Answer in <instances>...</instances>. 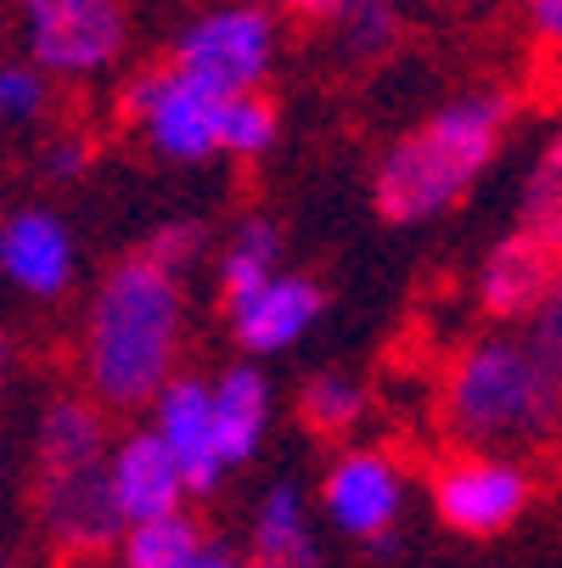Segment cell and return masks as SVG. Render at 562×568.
I'll return each instance as SVG.
<instances>
[{
    "label": "cell",
    "instance_id": "f546056e",
    "mask_svg": "<svg viewBox=\"0 0 562 568\" xmlns=\"http://www.w3.org/2000/svg\"><path fill=\"white\" fill-rule=\"evenodd\" d=\"M12 366H18V349H12V338H0V388L12 383Z\"/></svg>",
    "mask_w": 562,
    "mask_h": 568
},
{
    "label": "cell",
    "instance_id": "f1b7e54d",
    "mask_svg": "<svg viewBox=\"0 0 562 568\" xmlns=\"http://www.w3.org/2000/svg\"><path fill=\"white\" fill-rule=\"evenodd\" d=\"M186 568H236V562H231L225 551H208V546H203V551H197V557H192Z\"/></svg>",
    "mask_w": 562,
    "mask_h": 568
},
{
    "label": "cell",
    "instance_id": "d6986e66",
    "mask_svg": "<svg viewBox=\"0 0 562 568\" xmlns=\"http://www.w3.org/2000/svg\"><path fill=\"white\" fill-rule=\"evenodd\" d=\"M276 260H282V236L270 220H248L236 231L231 254H225V310H243L270 276H276Z\"/></svg>",
    "mask_w": 562,
    "mask_h": 568
},
{
    "label": "cell",
    "instance_id": "7402d4cb",
    "mask_svg": "<svg viewBox=\"0 0 562 568\" xmlns=\"http://www.w3.org/2000/svg\"><path fill=\"white\" fill-rule=\"evenodd\" d=\"M276 141V108L265 97H225L219 108V152L259 158Z\"/></svg>",
    "mask_w": 562,
    "mask_h": 568
},
{
    "label": "cell",
    "instance_id": "2e32d148",
    "mask_svg": "<svg viewBox=\"0 0 562 568\" xmlns=\"http://www.w3.org/2000/svg\"><path fill=\"white\" fill-rule=\"evenodd\" d=\"M40 478L45 473H85L108 462V423L85 399H57L40 423Z\"/></svg>",
    "mask_w": 562,
    "mask_h": 568
},
{
    "label": "cell",
    "instance_id": "5bb4252c",
    "mask_svg": "<svg viewBox=\"0 0 562 568\" xmlns=\"http://www.w3.org/2000/svg\"><path fill=\"white\" fill-rule=\"evenodd\" d=\"M320 287L315 282H304V276H270L243 310H231V321H236V338H243L254 355H270V349H287L293 338H304L309 333V321L320 315Z\"/></svg>",
    "mask_w": 562,
    "mask_h": 568
},
{
    "label": "cell",
    "instance_id": "83f0119b",
    "mask_svg": "<svg viewBox=\"0 0 562 568\" xmlns=\"http://www.w3.org/2000/svg\"><path fill=\"white\" fill-rule=\"evenodd\" d=\"M276 7H287V12H298V18H315V23H338L344 0H276Z\"/></svg>",
    "mask_w": 562,
    "mask_h": 568
},
{
    "label": "cell",
    "instance_id": "9c48e42d",
    "mask_svg": "<svg viewBox=\"0 0 562 568\" xmlns=\"http://www.w3.org/2000/svg\"><path fill=\"white\" fill-rule=\"evenodd\" d=\"M327 513H333V524L344 529V535H355V540H377V546H388V529H394V518H399V501H406V490H399V473L382 462V456H371V450H355V456H344L333 473H327Z\"/></svg>",
    "mask_w": 562,
    "mask_h": 568
},
{
    "label": "cell",
    "instance_id": "9a60e30c",
    "mask_svg": "<svg viewBox=\"0 0 562 568\" xmlns=\"http://www.w3.org/2000/svg\"><path fill=\"white\" fill-rule=\"evenodd\" d=\"M208 417H214V456H219V467L248 462L259 434H265V417H270V383L254 366L225 372L208 388Z\"/></svg>",
    "mask_w": 562,
    "mask_h": 568
},
{
    "label": "cell",
    "instance_id": "277c9868",
    "mask_svg": "<svg viewBox=\"0 0 562 568\" xmlns=\"http://www.w3.org/2000/svg\"><path fill=\"white\" fill-rule=\"evenodd\" d=\"M276 57V23L259 7H225L197 18L175 45V73L203 85L208 97H254Z\"/></svg>",
    "mask_w": 562,
    "mask_h": 568
},
{
    "label": "cell",
    "instance_id": "7c38bea8",
    "mask_svg": "<svg viewBox=\"0 0 562 568\" xmlns=\"http://www.w3.org/2000/svg\"><path fill=\"white\" fill-rule=\"evenodd\" d=\"M157 405V439L175 456L186 490H214L219 484V456H214V417H208V383L197 377H170L152 394Z\"/></svg>",
    "mask_w": 562,
    "mask_h": 568
},
{
    "label": "cell",
    "instance_id": "ba28073f",
    "mask_svg": "<svg viewBox=\"0 0 562 568\" xmlns=\"http://www.w3.org/2000/svg\"><path fill=\"white\" fill-rule=\"evenodd\" d=\"M34 490H40L34 496L40 501V524H45L57 551L96 562L108 546L124 540V518H119L113 490H108V462L85 467V473H45Z\"/></svg>",
    "mask_w": 562,
    "mask_h": 568
},
{
    "label": "cell",
    "instance_id": "484cf974",
    "mask_svg": "<svg viewBox=\"0 0 562 568\" xmlns=\"http://www.w3.org/2000/svg\"><path fill=\"white\" fill-rule=\"evenodd\" d=\"M45 164H51V175H85V164H91V146L85 141H79V135H62L57 146H51V158H45Z\"/></svg>",
    "mask_w": 562,
    "mask_h": 568
},
{
    "label": "cell",
    "instance_id": "ac0fdd59",
    "mask_svg": "<svg viewBox=\"0 0 562 568\" xmlns=\"http://www.w3.org/2000/svg\"><path fill=\"white\" fill-rule=\"evenodd\" d=\"M124 568H186L203 551V529L186 513H164L124 529Z\"/></svg>",
    "mask_w": 562,
    "mask_h": 568
},
{
    "label": "cell",
    "instance_id": "4316f807",
    "mask_svg": "<svg viewBox=\"0 0 562 568\" xmlns=\"http://www.w3.org/2000/svg\"><path fill=\"white\" fill-rule=\"evenodd\" d=\"M523 7H529L534 34H540L545 45H556V34H562V0H523Z\"/></svg>",
    "mask_w": 562,
    "mask_h": 568
},
{
    "label": "cell",
    "instance_id": "8992f818",
    "mask_svg": "<svg viewBox=\"0 0 562 568\" xmlns=\"http://www.w3.org/2000/svg\"><path fill=\"white\" fill-rule=\"evenodd\" d=\"M219 97L181 79L175 68H146L124 91V113L146 124L152 146L175 158V164H197V158L219 152Z\"/></svg>",
    "mask_w": 562,
    "mask_h": 568
},
{
    "label": "cell",
    "instance_id": "44dd1931",
    "mask_svg": "<svg viewBox=\"0 0 562 568\" xmlns=\"http://www.w3.org/2000/svg\"><path fill=\"white\" fill-rule=\"evenodd\" d=\"M298 412H304V423L315 428V434H349L355 423H360V412H366V388L355 383V377H315V383H304V394H298Z\"/></svg>",
    "mask_w": 562,
    "mask_h": 568
},
{
    "label": "cell",
    "instance_id": "ffe728a7",
    "mask_svg": "<svg viewBox=\"0 0 562 568\" xmlns=\"http://www.w3.org/2000/svg\"><path fill=\"white\" fill-rule=\"evenodd\" d=\"M518 231L534 242H551V248L562 242V146L556 141H545L540 164L523 186V225Z\"/></svg>",
    "mask_w": 562,
    "mask_h": 568
},
{
    "label": "cell",
    "instance_id": "4fadbf2b",
    "mask_svg": "<svg viewBox=\"0 0 562 568\" xmlns=\"http://www.w3.org/2000/svg\"><path fill=\"white\" fill-rule=\"evenodd\" d=\"M0 271H7L23 293L34 298H57L73 282V242L62 231L57 214L45 209H23L0 225Z\"/></svg>",
    "mask_w": 562,
    "mask_h": 568
},
{
    "label": "cell",
    "instance_id": "3957f363",
    "mask_svg": "<svg viewBox=\"0 0 562 568\" xmlns=\"http://www.w3.org/2000/svg\"><path fill=\"white\" fill-rule=\"evenodd\" d=\"M556 383L562 372L540 366L523 338H484L450 366L445 417L467 445L534 439L556 423Z\"/></svg>",
    "mask_w": 562,
    "mask_h": 568
},
{
    "label": "cell",
    "instance_id": "7a4b0ae2",
    "mask_svg": "<svg viewBox=\"0 0 562 568\" xmlns=\"http://www.w3.org/2000/svg\"><path fill=\"white\" fill-rule=\"evenodd\" d=\"M512 124V102L495 91L461 97L450 108H439L422 130H411L406 141H394L377 164V209L399 225H417L445 214L450 203H461V192L490 170V158L501 146Z\"/></svg>",
    "mask_w": 562,
    "mask_h": 568
},
{
    "label": "cell",
    "instance_id": "8fae6325",
    "mask_svg": "<svg viewBox=\"0 0 562 568\" xmlns=\"http://www.w3.org/2000/svg\"><path fill=\"white\" fill-rule=\"evenodd\" d=\"M108 490H113V507L130 524H146V518H164V513H181V467L175 456L164 450L157 434H130L113 456H108Z\"/></svg>",
    "mask_w": 562,
    "mask_h": 568
},
{
    "label": "cell",
    "instance_id": "603a6c76",
    "mask_svg": "<svg viewBox=\"0 0 562 568\" xmlns=\"http://www.w3.org/2000/svg\"><path fill=\"white\" fill-rule=\"evenodd\" d=\"M338 29L349 57H382L399 40V0H344Z\"/></svg>",
    "mask_w": 562,
    "mask_h": 568
},
{
    "label": "cell",
    "instance_id": "6da1fadb",
    "mask_svg": "<svg viewBox=\"0 0 562 568\" xmlns=\"http://www.w3.org/2000/svg\"><path fill=\"white\" fill-rule=\"evenodd\" d=\"M181 321H186L181 276L157 271L141 254L124 260L91 304V333H85L91 388L119 412L152 405V394L175 377Z\"/></svg>",
    "mask_w": 562,
    "mask_h": 568
},
{
    "label": "cell",
    "instance_id": "30bf717a",
    "mask_svg": "<svg viewBox=\"0 0 562 568\" xmlns=\"http://www.w3.org/2000/svg\"><path fill=\"white\" fill-rule=\"evenodd\" d=\"M545 298H556V248L551 242H534L523 231L495 242L484 260V276H478V304L495 321H523Z\"/></svg>",
    "mask_w": 562,
    "mask_h": 568
},
{
    "label": "cell",
    "instance_id": "d4e9b609",
    "mask_svg": "<svg viewBox=\"0 0 562 568\" xmlns=\"http://www.w3.org/2000/svg\"><path fill=\"white\" fill-rule=\"evenodd\" d=\"M197 248H203V231L197 225H164L146 248H141V260H152L157 271H170V276H181L192 260H197Z\"/></svg>",
    "mask_w": 562,
    "mask_h": 568
},
{
    "label": "cell",
    "instance_id": "5b68a950",
    "mask_svg": "<svg viewBox=\"0 0 562 568\" xmlns=\"http://www.w3.org/2000/svg\"><path fill=\"white\" fill-rule=\"evenodd\" d=\"M23 18L34 62L62 79H85L124 51L119 0H23Z\"/></svg>",
    "mask_w": 562,
    "mask_h": 568
},
{
    "label": "cell",
    "instance_id": "52a82bcc",
    "mask_svg": "<svg viewBox=\"0 0 562 568\" xmlns=\"http://www.w3.org/2000/svg\"><path fill=\"white\" fill-rule=\"evenodd\" d=\"M433 507L456 535H501L529 507V473L501 456H461L433 473Z\"/></svg>",
    "mask_w": 562,
    "mask_h": 568
},
{
    "label": "cell",
    "instance_id": "cb8c5ba5",
    "mask_svg": "<svg viewBox=\"0 0 562 568\" xmlns=\"http://www.w3.org/2000/svg\"><path fill=\"white\" fill-rule=\"evenodd\" d=\"M45 79L34 73V68H23V62H7L0 68V124H29V119H40V108H45Z\"/></svg>",
    "mask_w": 562,
    "mask_h": 568
},
{
    "label": "cell",
    "instance_id": "e0dca14e",
    "mask_svg": "<svg viewBox=\"0 0 562 568\" xmlns=\"http://www.w3.org/2000/svg\"><path fill=\"white\" fill-rule=\"evenodd\" d=\"M254 551H259V568H320L309 529H304V501L293 484H276L265 496L259 524H254Z\"/></svg>",
    "mask_w": 562,
    "mask_h": 568
}]
</instances>
